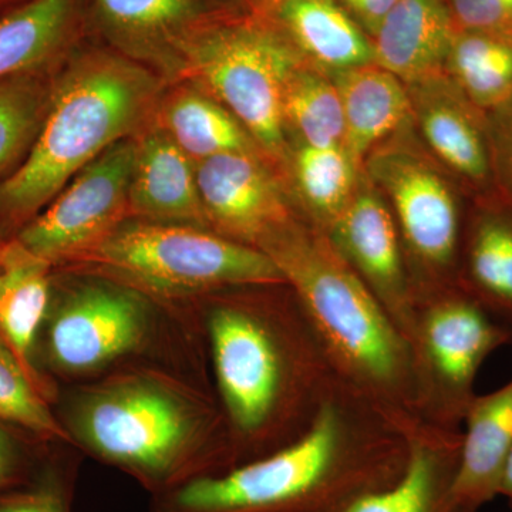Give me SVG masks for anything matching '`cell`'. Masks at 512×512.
<instances>
[{
	"instance_id": "cell-16",
	"label": "cell",
	"mask_w": 512,
	"mask_h": 512,
	"mask_svg": "<svg viewBox=\"0 0 512 512\" xmlns=\"http://www.w3.org/2000/svg\"><path fill=\"white\" fill-rule=\"evenodd\" d=\"M128 205L130 215L143 221L210 228L195 163L161 127L136 143Z\"/></svg>"
},
{
	"instance_id": "cell-17",
	"label": "cell",
	"mask_w": 512,
	"mask_h": 512,
	"mask_svg": "<svg viewBox=\"0 0 512 512\" xmlns=\"http://www.w3.org/2000/svg\"><path fill=\"white\" fill-rule=\"evenodd\" d=\"M457 30L447 0H397L373 35L375 63L409 86L446 74Z\"/></svg>"
},
{
	"instance_id": "cell-2",
	"label": "cell",
	"mask_w": 512,
	"mask_h": 512,
	"mask_svg": "<svg viewBox=\"0 0 512 512\" xmlns=\"http://www.w3.org/2000/svg\"><path fill=\"white\" fill-rule=\"evenodd\" d=\"M407 460L409 439L338 380L301 437L157 494L153 512H340L396 483Z\"/></svg>"
},
{
	"instance_id": "cell-14",
	"label": "cell",
	"mask_w": 512,
	"mask_h": 512,
	"mask_svg": "<svg viewBox=\"0 0 512 512\" xmlns=\"http://www.w3.org/2000/svg\"><path fill=\"white\" fill-rule=\"evenodd\" d=\"M413 111L424 140L441 163L478 192V200L500 197L495 184L487 114L461 93L447 74L412 84Z\"/></svg>"
},
{
	"instance_id": "cell-33",
	"label": "cell",
	"mask_w": 512,
	"mask_h": 512,
	"mask_svg": "<svg viewBox=\"0 0 512 512\" xmlns=\"http://www.w3.org/2000/svg\"><path fill=\"white\" fill-rule=\"evenodd\" d=\"M0 512H70L69 490L59 480L0 500Z\"/></svg>"
},
{
	"instance_id": "cell-4",
	"label": "cell",
	"mask_w": 512,
	"mask_h": 512,
	"mask_svg": "<svg viewBox=\"0 0 512 512\" xmlns=\"http://www.w3.org/2000/svg\"><path fill=\"white\" fill-rule=\"evenodd\" d=\"M74 429L93 454L154 494L234 468L222 412L151 375H127L86 394Z\"/></svg>"
},
{
	"instance_id": "cell-12",
	"label": "cell",
	"mask_w": 512,
	"mask_h": 512,
	"mask_svg": "<svg viewBox=\"0 0 512 512\" xmlns=\"http://www.w3.org/2000/svg\"><path fill=\"white\" fill-rule=\"evenodd\" d=\"M326 234L409 340L416 292L386 200L357 185L352 201Z\"/></svg>"
},
{
	"instance_id": "cell-24",
	"label": "cell",
	"mask_w": 512,
	"mask_h": 512,
	"mask_svg": "<svg viewBox=\"0 0 512 512\" xmlns=\"http://www.w3.org/2000/svg\"><path fill=\"white\" fill-rule=\"evenodd\" d=\"M160 127L194 163L221 154H259L258 144L237 117L197 89H180L165 100Z\"/></svg>"
},
{
	"instance_id": "cell-15",
	"label": "cell",
	"mask_w": 512,
	"mask_h": 512,
	"mask_svg": "<svg viewBox=\"0 0 512 512\" xmlns=\"http://www.w3.org/2000/svg\"><path fill=\"white\" fill-rule=\"evenodd\" d=\"M461 431L456 473L436 512H478L498 497L512 447V380L494 392L477 394Z\"/></svg>"
},
{
	"instance_id": "cell-13",
	"label": "cell",
	"mask_w": 512,
	"mask_h": 512,
	"mask_svg": "<svg viewBox=\"0 0 512 512\" xmlns=\"http://www.w3.org/2000/svg\"><path fill=\"white\" fill-rule=\"evenodd\" d=\"M208 227L222 237L261 247L295 217L281 185L256 153H229L195 163Z\"/></svg>"
},
{
	"instance_id": "cell-8",
	"label": "cell",
	"mask_w": 512,
	"mask_h": 512,
	"mask_svg": "<svg viewBox=\"0 0 512 512\" xmlns=\"http://www.w3.org/2000/svg\"><path fill=\"white\" fill-rule=\"evenodd\" d=\"M424 423L461 431L478 372L512 329L460 285L419 296L409 333Z\"/></svg>"
},
{
	"instance_id": "cell-38",
	"label": "cell",
	"mask_w": 512,
	"mask_h": 512,
	"mask_svg": "<svg viewBox=\"0 0 512 512\" xmlns=\"http://www.w3.org/2000/svg\"><path fill=\"white\" fill-rule=\"evenodd\" d=\"M3 244H0V254H2Z\"/></svg>"
},
{
	"instance_id": "cell-28",
	"label": "cell",
	"mask_w": 512,
	"mask_h": 512,
	"mask_svg": "<svg viewBox=\"0 0 512 512\" xmlns=\"http://www.w3.org/2000/svg\"><path fill=\"white\" fill-rule=\"evenodd\" d=\"M285 124L311 147H343L345 119L335 82L302 64L293 69L284 90Z\"/></svg>"
},
{
	"instance_id": "cell-3",
	"label": "cell",
	"mask_w": 512,
	"mask_h": 512,
	"mask_svg": "<svg viewBox=\"0 0 512 512\" xmlns=\"http://www.w3.org/2000/svg\"><path fill=\"white\" fill-rule=\"evenodd\" d=\"M259 249L281 269L340 382L407 439L426 429L409 340L326 231L296 214Z\"/></svg>"
},
{
	"instance_id": "cell-21",
	"label": "cell",
	"mask_w": 512,
	"mask_h": 512,
	"mask_svg": "<svg viewBox=\"0 0 512 512\" xmlns=\"http://www.w3.org/2000/svg\"><path fill=\"white\" fill-rule=\"evenodd\" d=\"M463 431L427 426L409 439V460L396 483L360 495L340 512H436L460 456Z\"/></svg>"
},
{
	"instance_id": "cell-37",
	"label": "cell",
	"mask_w": 512,
	"mask_h": 512,
	"mask_svg": "<svg viewBox=\"0 0 512 512\" xmlns=\"http://www.w3.org/2000/svg\"><path fill=\"white\" fill-rule=\"evenodd\" d=\"M218 2H232V0H218Z\"/></svg>"
},
{
	"instance_id": "cell-23",
	"label": "cell",
	"mask_w": 512,
	"mask_h": 512,
	"mask_svg": "<svg viewBox=\"0 0 512 512\" xmlns=\"http://www.w3.org/2000/svg\"><path fill=\"white\" fill-rule=\"evenodd\" d=\"M275 13L282 35L323 69L375 63L372 43L336 0H278Z\"/></svg>"
},
{
	"instance_id": "cell-5",
	"label": "cell",
	"mask_w": 512,
	"mask_h": 512,
	"mask_svg": "<svg viewBox=\"0 0 512 512\" xmlns=\"http://www.w3.org/2000/svg\"><path fill=\"white\" fill-rule=\"evenodd\" d=\"M157 97L154 74L130 57L106 50L76 57L50 93L25 163L0 187V204L16 215L49 204L84 167L127 140Z\"/></svg>"
},
{
	"instance_id": "cell-29",
	"label": "cell",
	"mask_w": 512,
	"mask_h": 512,
	"mask_svg": "<svg viewBox=\"0 0 512 512\" xmlns=\"http://www.w3.org/2000/svg\"><path fill=\"white\" fill-rule=\"evenodd\" d=\"M49 97L29 73L0 80V173L35 141Z\"/></svg>"
},
{
	"instance_id": "cell-36",
	"label": "cell",
	"mask_w": 512,
	"mask_h": 512,
	"mask_svg": "<svg viewBox=\"0 0 512 512\" xmlns=\"http://www.w3.org/2000/svg\"><path fill=\"white\" fill-rule=\"evenodd\" d=\"M498 495L504 497L510 505L512 511V447L505 460L503 473H501L500 485H498Z\"/></svg>"
},
{
	"instance_id": "cell-31",
	"label": "cell",
	"mask_w": 512,
	"mask_h": 512,
	"mask_svg": "<svg viewBox=\"0 0 512 512\" xmlns=\"http://www.w3.org/2000/svg\"><path fill=\"white\" fill-rule=\"evenodd\" d=\"M457 28L512 37V0H447Z\"/></svg>"
},
{
	"instance_id": "cell-22",
	"label": "cell",
	"mask_w": 512,
	"mask_h": 512,
	"mask_svg": "<svg viewBox=\"0 0 512 512\" xmlns=\"http://www.w3.org/2000/svg\"><path fill=\"white\" fill-rule=\"evenodd\" d=\"M49 268V262L32 254L19 241L3 244L0 254V339L42 394L45 389L30 355L49 306Z\"/></svg>"
},
{
	"instance_id": "cell-7",
	"label": "cell",
	"mask_w": 512,
	"mask_h": 512,
	"mask_svg": "<svg viewBox=\"0 0 512 512\" xmlns=\"http://www.w3.org/2000/svg\"><path fill=\"white\" fill-rule=\"evenodd\" d=\"M178 63L237 117L259 148L284 156L285 84L301 62L281 32L258 22L208 19L180 47Z\"/></svg>"
},
{
	"instance_id": "cell-35",
	"label": "cell",
	"mask_w": 512,
	"mask_h": 512,
	"mask_svg": "<svg viewBox=\"0 0 512 512\" xmlns=\"http://www.w3.org/2000/svg\"><path fill=\"white\" fill-rule=\"evenodd\" d=\"M13 476V461L8 441L0 433V488L5 487Z\"/></svg>"
},
{
	"instance_id": "cell-9",
	"label": "cell",
	"mask_w": 512,
	"mask_h": 512,
	"mask_svg": "<svg viewBox=\"0 0 512 512\" xmlns=\"http://www.w3.org/2000/svg\"><path fill=\"white\" fill-rule=\"evenodd\" d=\"M369 173L399 228L416 301L424 293L458 285L466 220L453 187L429 160L406 148L372 153Z\"/></svg>"
},
{
	"instance_id": "cell-25",
	"label": "cell",
	"mask_w": 512,
	"mask_h": 512,
	"mask_svg": "<svg viewBox=\"0 0 512 512\" xmlns=\"http://www.w3.org/2000/svg\"><path fill=\"white\" fill-rule=\"evenodd\" d=\"M79 0H30L0 19V80L29 73L72 36Z\"/></svg>"
},
{
	"instance_id": "cell-18",
	"label": "cell",
	"mask_w": 512,
	"mask_h": 512,
	"mask_svg": "<svg viewBox=\"0 0 512 512\" xmlns=\"http://www.w3.org/2000/svg\"><path fill=\"white\" fill-rule=\"evenodd\" d=\"M464 229L458 285L512 329V205L478 200Z\"/></svg>"
},
{
	"instance_id": "cell-34",
	"label": "cell",
	"mask_w": 512,
	"mask_h": 512,
	"mask_svg": "<svg viewBox=\"0 0 512 512\" xmlns=\"http://www.w3.org/2000/svg\"><path fill=\"white\" fill-rule=\"evenodd\" d=\"M353 15L360 20L363 26L375 35L384 18L389 15L390 10L396 5L397 0H345Z\"/></svg>"
},
{
	"instance_id": "cell-19",
	"label": "cell",
	"mask_w": 512,
	"mask_h": 512,
	"mask_svg": "<svg viewBox=\"0 0 512 512\" xmlns=\"http://www.w3.org/2000/svg\"><path fill=\"white\" fill-rule=\"evenodd\" d=\"M97 25L131 57L178 62L187 37L208 20L201 0H90Z\"/></svg>"
},
{
	"instance_id": "cell-30",
	"label": "cell",
	"mask_w": 512,
	"mask_h": 512,
	"mask_svg": "<svg viewBox=\"0 0 512 512\" xmlns=\"http://www.w3.org/2000/svg\"><path fill=\"white\" fill-rule=\"evenodd\" d=\"M0 420L19 424L46 439L69 441L66 430L47 409L43 394L0 339Z\"/></svg>"
},
{
	"instance_id": "cell-32",
	"label": "cell",
	"mask_w": 512,
	"mask_h": 512,
	"mask_svg": "<svg viewBox=\"0 0 512 512\" xmlns=\"http://www.w3.org/2000/svg\"><path fill=\"white\" fill-rule=\"evenodd\" d=\"M490 127L495 184L501 187V198L512 205V101L487 114Z\"/></svg>"
},
{
	"instance_id": "cell-20",
	"label": "cell",
	"mask_w": 512,
	"mask_h": 512,
	"mask_svg": "<svg viewBox=\"0 0 512 512\" xmlns=\"http://www.w3.org/2000/svg\"><path fill=\"white\" fill-rule=\"evenodd\" d=\"M345 119L343 147L357 167L396 133L413 111L406 83L376 63L335 73Z\"/></svg>"
},
{
	"instance_id": "cell-27",
	"label": "cell",
	"mask_w": 512,
	"mask_h": 512,
	"mask_svg": "<svg viewBox=\"0 0 512 512\" xmlns=\"http://www.w3.org/2000/svg\"><path fill=\"white\" fill-rule=\"evenodd\" d=\"M296 185L305 204L306 220L328 231L357 190V167L345 147L303 144L293 157Z\"/></svg>"
},
{
	"instance_id": "cell-6",
	"label": "cell",
	"mask_w": 512,
	"mask_h": 512,
	"mask_svg": "<svg viewBox=\"0 0 512 512\" xmlns=\"http://www.w3.org/2000/svg\"><path fill=\"white\" fill-rule=\"evenodd\" d=\"M136 291L160 296L286 284L261 249L191 225L123 222L82 261Z\"/></svg>"
},
{
	"instance_id": "cell-11",
	"label": "cell",
	"mask_w": 512,
	"mask_h": 512,
	"mask_svg": "<svg viewBox=\"0 0 512 512\" xmlns=\"http://www.w3.org/2000/svg\"><path fill=\"white\" fill-rule=\"evenodd\" d=\"M148 332L136 289L87 285L64 299L49 328V355L60 370L89 373L136 350Z\"/></svg>"
},
{
	"instance_id": "cell-1",
	"label": "cell",
	"mask_w": 512,
	"mask_h": 512,
	"mask_svg": "<svg viewBox=\"0 0 512 512\" xmlns=\"http://www.w3.org/2000/svg\"><path fill=\"white\" fill-rule=\"evenodd\" d=\"M220 295L207 330L237 467L301 437L339 379L291 286Z\"/></svg>"
},
{
	"instance_id": "cell-10",
	"label": "cell",
	"mask_w": 512,
	"mask_h": 512,
	"mask_svg": "<svg viewBox=\"0 0 512 512\" xmlns=\"http://www.w3.org/2000/svg\"><path fill=\"white\" fill-rule=\"evenodd\" d=\"M134 158L136 141L123 140L104 151L20 232V244L50 265L82 261L130 215Z\"/></svg>"
},
{
	"instance_id": "cell-26",
	"label": "cell",
	"mask_w": 512,
	"mask_h": 512,
	"mask_svg": "<svg viewBox=\"0 0 512 512\" xmlns=\"http://www.w3.org/2000/svg\"><path fill=\"white\" fill-rule=\"evenodd\" d=\"M444 72L485 114L512 101V37L458 29Z\"/></svg>"
}]
</instances>
